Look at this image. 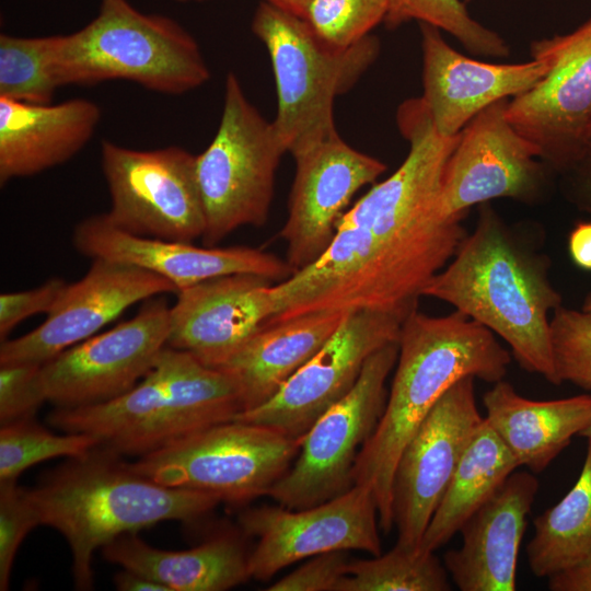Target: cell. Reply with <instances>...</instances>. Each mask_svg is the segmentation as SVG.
Returning <instances> with one entry per match:
<instances>
[{
    "label": "cell",
    "instance_id": "6da1fadb",
    "mask_svg": "<svg viewBox=\"0 0 591 591\" xmlns=\"http://www.w3.org/2000/svg\"><path fill=\"white\" fill-rule=\"evenodd\" d=\"M396 120L409 143L405 160L346 210L316 262L271 287L277 320L418 304L466 236L465 218H447L439 205L461 132L440 135L420 97L403 102Z\"/></svg>",
    "mask_w": 591,
    "mask_h": 591
},
{
    "label": "cell",
    "instance_id": "7a4b0ae2",
    "mask_svg": "<svg viewBox=\"0 0 591 591\" xmlns=\"http://www.w3.org/2000/svg\"><path fill=\"white\" fill-rule=\"evenodd\" d=\"M474 230L422 291L485 326L510 347L519 366L560 385L551 344V316L563 297L551 260L528 232L489 205L478 206Z\"/></svg>",
    "mask_w": 591,
    "mask_h": 591
},
{
    "label": "cell",
    "instance_id": "3957f363",
    "mask_svg": "<svg viewBox=\"0 0 591 591\" xmlns=\"http://www.w3.org/2000/svg\"><path fill=\"white\" fill-rule=\"evenodd\" d=\"M510 352L496 335L453 311L444 316L409 313L398 338V358L383 415L358 454L355 485L368 487L384 534L394 526L392 486L399 455L439 398L459 380H503Z\"/></svg>",
    "mask_w": 591,
    "mask_h": 591
},
{
    "label": "cell",
    "instance_id": "277c9868",
    "mask_svg": "<svg viewBox=\"0 0 591 591\" xmlns=\"http://www.w3.org/2000/svg\"><path fill=\"white\" fill-rule=\"evenodd\" d=\"M28 494L40 525L67 540L79 590L93 589L96 549L163 521L195 522L222 502L211 493L161 485L103 445L70 457Z\"/></svg>",
    "mask_w": 591,
    "mask_h": 591
},
{
    "label": "cell",
    "instance_id": "5b68a950",
    "mask_svg": "<svg viewBox=\"0 0 591 591\" xmlns=\"http://www.w3.org/2000/svg\"><path fill=\"white\" fill-rule=\"evenodd\" d=\"M243 410L239 390L224 372L166 346L151 370L113 399L57 407L47 419L65 432L94 436L123 455L143 456Z\"/></svg>",
    "mask_w": 591,
    "mask_h": 591
},
{
    "label": "cell",
    "instance_id": "8992f818",
    "mask_svg": "<svg viewBox=\"0 0 591 591\" xmlns=\"http://www.w3.org/2000/svg\"><path fill=\"white\" fill-rule=\"evenodd\" d=\"M54 63L60 86L128 80L178 95L210 78L189 32L171 18L138 11L127 0H102L84 27L56 35Z\"/></svg>",
    "mask_w": 591,
    "mask_h": 591
},
{
    "label": "cell",
    "instance_id": "52a82bcc",
    "mask_svg": "<svg viewBox=\"0 0 591 591\" xmlns=\"http://www.w3.org/2000/svg\"><path fill=\"white\" fill-rule=\"evenodd\" d=\"M252 31L265 45L274 71L277 113L273 120L291 155L337 132L333 106L374 62L376 37L368 35L347 48L322 42L306 22L260 1Z\"/></svg>",
    "mask_w": 591,
    "mask_h": 591
},
{
    "label": "cell",
    "instance_id": "ba28073f",
    "mask_svg": "<svg viewBox=\"0 0 591 591\" xmlns=\"http://www.w3.org/2000/svg\"><path fill=\"white\" fill-rule=\"evenodd\" d=\"M286 152L273 121L247 100L237 77L230 72L218 130L196 155L206 246H216L242 227L267 222L276 172Z\"/></svg>",
    "mask_w": 591,
    "mask_h": 591
},
{
    "label": "cell",
    "instance_id": "9c48e42d",
    "mask_svg": "<svg viewBox=\"0 0 591 591\" xmlns=\"http://www.w3.org/2000/svg\"><path fill=\"white\" fill-rule=\"evenodd\" d=\"M299 451V440L264 426L231 420L140 456L129 466L164 486L207 491L221 501L243 503L268 495Z\"/></svg>",
    "mask_w": 591,
    "mask_h": 591
},
{
    "label": "cell",
    "instance_id": "30bf717a",
    "mask_svg": "<svg viewBox=\"0 0 591 591\" xmlns=\"http://www.w3.org/2000/svg\"><path fill=\"white\" fill-rule=\"evenodd\" d=\"M398 341L366 361L351 391L326 410L300 439V451L268 493L292 510L331 500L355 486L359 452L374 432L387 401L386 380L396 366Z\"/></svg>",
    "mask_w": 591,
    "mask_h": 591
},
{
    "label": "cell",
    "instance_id": "8fae6325",
    "mask_svg": "<svg viewBox=\"0 0 591 591\" xmlns=\"http://www.w3.org/2000/svg\"><path fill=\"white\" fill-rule=\"evenodd\" d=\"M108 219L131 234L192 243L206 228L196 155L176 146L135 150L103 141Z\"/></svg>",
    "mask_w": 591,
    "mask_h": 591
},
{
    "label": "cell",
    "instance_id": "7c38bea8",
    "mask_svg": "<svg viewBox=\"0 0 591 591\" xmlns=\"http://www.w3.org/2000/svg\"><path fill=\"white\" fill-rule=\"evenodd\" d=\"M530 53L547 71L531 90L508 100L506 116L561 175L591 148V18L567 34L533 40Z\"/></svg>",
    "mask_w": 591,
    "mask_h": 591
},
{
    "label": "cell",
    "instance_id": "4fadbf2b",
    "mask_svg": "<svg viewBox=\"0 0 591 591\" xmlns=\"http://www.w3.org/2000/svg\"><path fill=\"white\" fill-rule=\"evenodd\" d=\"M417 308L347 312L328 341L270 399L239 413L234 420L264 426L300 441L351 391L367 359L398 341L404 321Z\"/></svg>",
    "mask_w": 591,
    "mask_h": 591
},
{
    "label": "cell",
    "instance_id": "5bb4252c",
    "mask_svg": "<svg viewBox=\"0 0 591 591\" xmlns=\"http://www.w3.org/2000/svg\"><path fill=\"white\" fill-rule=\"evenodd\" d=\"M501 100L476 115L461 131L442 177L440 211L466 217L473 206L497 198L533 205L543 199L552 170L508 120Z\"/></svg>",
    "mask_w": 591,
    "mask_h": 591
},
{
    "label": "cell",
    "instance_id": "9a60e30c",
    "mask_svg": "<svg viewBox=\"0 0 591 591\" xmlns=\"http://www.w3.org/2000/svg\"><path fill=\"white\" fill-rule=\"evenodd\" d=\"M239 524L244 534L258 540L248 555V572L260 581L328 552L382 553L378 507L371 490L361 485L310 508H250L240 513Z\"/></svg>",
    "mask_w": 591,
    "mask_h": 591
},
{
    "label": "cell",
    "instance_id": "2e32d148",
    "mask_svg": "<svg viewBox=\"0 0 591 591\" xmlns=\"http://www.w3.org/2000/svg\"><path fill=\"white\" fill-rule=\"evenodd\" d=\"M170 309L149 299L137 315L42 364L47 402L73 408L113 399L134 387L167 346Z\"/></svg>",
    "mask_w": 591,
    "mask_h": 591
},
{
    "label": "cell",
    "instance_id": "e0dca14e",
    "mask_svg": "<svg viewBox=\"0 0 591 591\" xmlns=\"http://www.w3.org/2000/svg\"><path fill=\"white\" fill-rule=\"evenodd\" d=\"M475 378L454 383L404 447L392 486L396 543L419 548L472 437L480 426Z\"/></svg>",
    "mask_w": 591,
    "mask_h": 591
},
{
    "label": "cell",
    "instance_id": "ac0fdd59",
    "mask_svg": "<svg viewBox=\"0 0 591 591\" xmlns=\"http://www.w3.org/2000/svg\"><path fill=\"white\" fill-rule=\"evenodd\" d=\"M292 157L296 173L279 235L296 273L325 253L354 195L383 174L386 165L354 149L338 131Z\"/></svg>",
    "mask_w": 591,
    "mask_h": 591
},
{
    "label": "cell",
    "instance_id": "d6986e66",
    "mask_svg": "<svg viewBox=\"0 0 591 591\" xmlns=\"http://www.w3.org/2000/svg\"><path fill=\"white\" fill-rule=\"evenodd\" d=\"M170 292L177 293L176 287L157 274L109 259H92L86 274L67 285L39 326L1 341L0 364H44L94 336L137 302Z\"/></svg>",
    "mask_w": 591,
    "mask_h": 591
},
{
    "label": "cell",
    "instance_id": "ffe728a7",
    "mask_svg": "<svg viewBox=\"0 0 591 591\" xmlns=\"http://www.w3.org/2000/svg\"><path fill=\"white\" fill-rule=\"evenodd\" d=\"M76 250L91 259L136 266L171 281L177 289L232 274H253L280 282L293 274L286 259L248 246L199 247L189 242L140 236L116 227L106 213L79 222Z\"/></svg>",
    "mask_w": 591,
    "mask_h": 591
},
{
    "label": "cell",
    "instance_id": "44dd1931",
    "mask_svg": "<svg viewBox=\"0 0 591 591\" xmlns=\"http://www.w3.org/2000/svg\"><path fill=\"white\" fill-rule=\"evenodd\" d=\"M271 285L263 276L232 274L179 290L167 346L217 368L269 321Z\"/></svg>",
    "mask_w": 591,
    "mask_h": 591
},
{
    "label": "cell",
    "instance_id": "7402d4cb",
    "mask_svg": "<svg viewBox=\"0 0 591 591\" xmlns=\"http://www.w3.org/2000/svg\"><path fill=\"white\" fill-rule=\"evenodd\" d=\"M419 27L421 100L442 136L459 135L482 111L525 93L547 71L543 60L533 58L523 63H491L468 58L450 46L439 28L426 23H419Z\"/></svg>",
    "mask_w": 591,
    "mask_h": 591
},
{
    "label": "cell",
    "instance_id": "603a6c76",
    "mask_svg": "<svg viewBox=\"0 0 591 591\" xmlns=\"http://www.w3.org/2000/svg\"><path fill=\"white\" fill-rule=\"evenodd\" d=\"M538 490L528 472H513L460 529L462 544L443 564L461 591H514L520 545Z\"/></svg>",
    "mask_w": 591,
    "mask_h": 591
},
{
    "label": "cell",
    "instance_id": "cb8c5ba5",
    "mask_svg": "<svg viewBox=\"0 0 591 591\" xmlns=\"http://www.w3.org/2000/svg\"><path fill=\"white\" fill-rule=\"evenodd\" d=\"M101 108L85 99L30 104L0 97V184L65 163L93 137Z\"/></svg>",
    "mask_w": 591,
    "mask_h": 591
},
{
    "label": "cell",
    "instance_id": "d4e9b609",
    "mask_svg": "<svg viewBox=\"0 0 591 591\" xmlns=\"http://www.w3.org/2000/svg\"><path fill=\"white\" fill-rule=\"evenodd\" d=\"M346 313L317 311L265 325L215 368L235 383L242 412L270 399L328 341Z\"/></svg>",
    "mask_w": 591,
    "mask_h": 591
},
{
    "label": "cell",
    "instance_id": "484cf974",
    "mask_svg": "<svg viewBox=\"0 0 591 591\" xmlns=\"http://www.w3.org/2000/svg\"><path fill=\"white\" fill-rule=\"evenodd\" d=\"M485 420L519 466L543 472L591 424V394L535 401L500 380L483 396Z\"/></svg>",
    "mask_w": 591,
    "mask_h": 591
},
{
    "label": "cell",
    "instance_id": "4316f807",
    "mask_svg": "<svg viewBox=\"0 0 591 591\" xmlns=\"http://www.w3.org/2000/svg\"><path fill=\"white\" fill-rule=\"evenodd\" d=\"M102 552L107 561L141 573L169 591H224L251 578L250 554L234 534L213 536L186 551H165L128 533Z\"/></svg>",
    "mask_w": 591,
    "mask_h": 591
},
{
    "label": "cell",
    "instance_id": "83f0119b",
    "mask_svg": "<svg viewBox=\"0 0 591 591\" xmlns=\"http://www.w3.org/2000/svg\"><path fill=\"white\" fill-rule=\"evenodd\" d=\"M518 467L484 417L427 526L419 549L436 552L444 546Z\"/></svg>",
    "mask_w": 591,
    "mask_h": 591
},
{
    "label": "cell",
    "instance_id": "f1b7e54d",
    "mask_svg": "<svg viewBox=\"0 0 591 591\" xmlns=\"http://www.w3.org/2000/svg\"><path fill=\"white\" fill-rule=\"evenodd\" d=\"M571 489L534 519L526 546L532 573L548 578L591 558V441Z\"/></svg>",
    "mask_w": 591,
    "mask_h": 591
},
{
    "label": "cell",
    "instance_id": "f546056e",
    "mask_svg": "<svg viewBox=\"0 0 591 591\" xmlns=\"http://www.w3.org/2000/svg\"><path fill=\"white\" fill-rule=\"evenodd\" d=\"M449 577L434 552L396 543L371 559L350 560L335 591H450Z\"/></svg>",
    "mask_w": 591,
    "mask_h": 591
},
{
    "label": "cell",
    "instance_id": "4dcf8cb0",
    "mask_svg": "<svg viewBox=\"0 0 591 591\" xmlns=\"http://www.w3.org/2000/svg\"><path fill=\"white\" fill-rule=\"evenodd\" d=\"M56 35H0V97L50 104L60 88L54 63Z\"/></svg>",
    "mask_w": 591,
    "mask_h": 591
},
{
    "label": "cell",
    "instance_id": "1f68e13d",
    "mask_svg": "<svg viewBox=\"0 0 591 591\" xmlns=\"http://www.w3.org/2000/svg\"><path fill=\"white\" fill-rule=\"evenodd\" d=\"M410 21L449 33L477 56L503 58L510 54L507 42L473 19L461 0H389L383 21L387 28L394 30Z\"/></svg>",
    "mask_w": 591,
    "mask_h": 591
},
{
    "label": "cell",
    "instance_id": "d6a6232c",
    "mask_svg": "<svg viewBox=\"0 0 591 591\" xmlns=\"http://www.w3.org/2000/svg\"><path fill=\"white\" fill-rule=\"evenodd\" d=\"M101 441L81 432L56 434L34 420V417L1 425L0 480L16 479L26 468L55 457H79L88 454Z\"/></svg>",
    "mask_w": 591,
    "mask_h": 591
},
{
    "label": "cell",
    "instance_id": "836d02e7",
    "mask_svg": "<svg viewBox=\"0 0 591 591\" xmlns=\"http://www.w3.org/2000/svg\"><path fill=\"white\" fill-rule=\"evenodd\" d=\"M389 0H310L302 19L325 44L347 48L384 21Z\"/></svg>",
    "mask_w": 591,
    "mask_h": 591
},
{
    "label": "cell",
    "instance_id": "e575fe53",
    "mask_svg": "<svg viewBox=\"0 0 591 591\" xmlns=\"http://www.w3.org/2000/svg\"><path fill=\"white\" fill-rule=\"evenodd\" d=\"M549 328L559 383L591 391V317L582 310L560 305L552 313Z\"/></svg>",
    "mask_w": 591,
    "mask_h": 591
},
{
    "label": "cell",
    "instance_id": "d590c367",
    "mask_svg": "<svg viewBox=\"0 0 591 591\" xmlns=\"http://www.w3.org/2000/svg\"><path fill=\"white\" fill-rule=\"evenodd\" d=\"M40 525L28 489L16 479L0 480V590H8L16 552L35 526Z\"/></svg>",
    "mask_w": 591,
    "mask_h": 591
},
{
    "label": "cell",
    "instance_id": "8d00e7d4",
    "mask_svg": "<svg viewBox=\"0 0 591 591\" xmlns=\"http://www.w3.org/2000/svg\"><path fill=\"white\" fill-rule=\"evenodd\" d=\"M42 364H0V422L1 425L34 417L47 402L42 383Z\"/></svg>",
    "mask_w": 591,
    "mask_h": 591
},
{
    "label": "cell",
    "instance_id": "74e56055",
    "mask_svg": "<svg viewBox=\"0 0 591 591\" xmlns=\"http://www.w3.org/2000/svg\"><path fill=\"white\" fill-rule=\"evenodd\" d=\"M68 282L53 278L36 288L0 294V339L30 316L48 314L57 304Z\"/></svg>",
    "mask_w": 591,
    "mask_h": 591
},
{
    "label": "cell",
    "instance_id": "f35d334b",
    "mask_svg": "<svg viewBox=\"0 0 591 591\" xmlns=\"http://www.w3.org/2000/svg\"><path fill=\"white\" fill-rule=\"evenodd\" d=\"M345 551L311 557L305 564L273 583L268 591H335L349 565Z\"/></svg>",
    "mask_w": 591,
    "mask_h": 591
},
{
    "label": "cell",
    "instance_id": "ab89813d",
    "mask_svg": "<svg viewBox=\"0 0 591 591\" xmlns=\"http://www.w3.org/2000/svg\"><path fill=\"white\" fill-rule=\"evenodd\" d=\"M561 176L567 199L579 210L591 212V148Z\"/></svg>",
    "mask_w": 591,
    "mask_h": 591
},
{
    "label": "cell",
    "instance_id": "60d3db41",
    "mask_svg": "<svg viewBox=\"0 0 591 591\" xmlns=\"http://www.w3.org/2000/svg\"><path fill=\"white\" fill-rule=\"evenodd\" d=\"M552 591H591V558L548 577Z\"/></svg>",
    "mask_w": 591,
    "mask_h": 591
},
{
    "label": "cell",
    "instance_id": "b9f144b4",
    "mask_svg": "<svg viewBox=\"0 0 591 591\" xmlns=\"http://www.w3.org/2000/svg\"><path fill=\"white\" fill-rule=\"evenodd\" d=\"M568 252L577 267L591 271V221L573 227L568 236Z\"/></svg>",
    "mask_w": 591,
    "mask_h": 591
},
{
    "label": "cell",
    "instance_id": "7bdbcfd3",
    "mask_svg": "<svg viewBox=\"0 0 591 591\" xmlns=\"http://www.w3.org/2000/svg\"><path fill=\"white\" fill-rule=\"evenodd\" d=\"M114 582L116 589L120 591H169L161 583L128 569L116 573Z\"/></svg>",
    "mask_w": 591,
    "mask_h": 591
},
{
    "label": "cell",
    "instance_id": "ee69618b",
    "mask_svg": "<svg viewBox=\"0 0 591 591\" xmlns=\"http://www.w3.org/2000/svg\"><path fill=\"white\" fill-rule=\"evenodd\" d=\"M302 19L310 0H260Z\"/></svg>",
    "mask_w": 591,
    "mask_h": 591
},
{
    "label": "cell",
    "instance_id": "f6af8a7d",
    "mask_svg": "<svg viewBox=\"0 0 591 591\" xmlns=\"http://www.w3.org/2000/svg\"><path fill=\"white\" fill-rule=\"evenodd\" d=\"M581 310L591 317V293L584 297Z\"/></svg>",
    "mask_w": 591,
    "mask_h": 591
},
{
    "label": "cell",
    "instance_id": "bcb514c9",
    "mask_svg": "<svg viewBox=\"0 0 591 591\" xmlns=\"http://www.w3.org/2000/svg\"><path fill=\"white\" fill-rule=\"evenodd\" d=\"M579 437L591 441V424L580 432Z\"/></svg>",
    "mask_w": 591,
    "mask_h": 591
},
{
    "label": "cell",
    "instance_id": "7dc6e473",
    "mask_svg": "<svg viewBox=\"0 0 591 591\" xmlns=\"http://www.w3.org/2000/svg\"><path fill=\"white\" fill-rule=\"evenodd\" d=\"M588 141L591 144V125L589 126L588 134H587Z\"/></svg>",
    "mask_w": 591,
    "mask_h": 591
},
{
    "label": "cell",
    "instance_id": "c3c4849f",
    "mask_svg": "<svg viewBox=\"0 0 591 591\" xmlns=\"http://www.w3.org/2000/svg\"><path fill=\"white\" fill-rule=\"evenodd\" d=\"M176 1H179V2H188V1H204V0H176Z\"/></svg>",
    "mask_w": 591,
    "mask_h": 591
},
{
    "label": "cell",
    "instance_id": "681fc988",
    "mask_svg": "<svg viewBox=\"0 0 591 591\" xmlns=\"http://www.w3.org/2000/svg\"><path fill=\"white\" fill-rule=\"evenodd\" d=\"M466 1H471V0H466Z\"/></svg>",
    "mask_w": 591,
    "mask_h": 591
}]
</instances>
